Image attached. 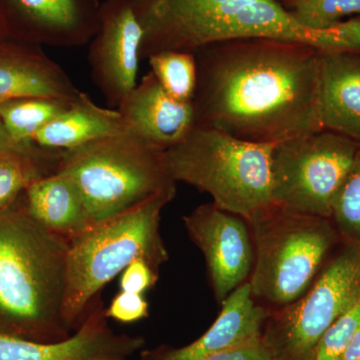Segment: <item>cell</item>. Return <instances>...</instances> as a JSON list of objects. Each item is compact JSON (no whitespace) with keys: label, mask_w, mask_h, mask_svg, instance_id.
Masks as SVG:
<instances>
[{"label":"cell","mask_w":360,"mask_h":360,"mask_svg":"<svg viewBox=\"0 0 360 360\" xmlns=\"http://www.w3.org/2000/svg\"><path fill=\"white\" fill-rule=\"evenodd\" d=\"M195 123L257 144L321 131V49L250 37L193 52Z\"/></svg>","instance_id":"cell-1"},{"label":"cell","mask_w":360,"mask_h":360,"mask_svg":"<svg viewBox=\"0 0 360 360\" xmlns=\"http://www.w3.org/2000/svg\"><path fill=\"white\" fill-rule=\"evenodd\" d=\"M70 240L28 214L21 196L0 212V333L39 342L70 336L63 309Z\"/></svg>","instance_id":"cell-2"},{"label":"cell","mask_w":360,"mask_h":360,"mask_svg":"<svg viewBox=\"0 0 360 360\" xmlns=\"http://www.w3.org/2000/svg\"><path fill=\"white\" fill-rule=\"evenodd\" d=\"M141 26L139 58L163 51L191 52L215 42L269 37L343 51L335 27L310 30L278 0H134Z\"/></svg>","instance_id":"cell-3"},{"label":"cell","mask_w":360,"mask_h":360,"mask_svg":"<svg viewBox=\"0 0 360 360\" xmlns=\"http://www.w3.org/2000/svg\"><path fill=\"white\" fill-rule=\"evenodd\" d=\"M175 194L176 186L161 191L70 241L63 309L70 330L79 328L99 291L135 259H146L158 270L167 262L161 212Z\"/></svg>","instance_id":"cell-4"},{"label":"cell","mask_w":360,"mask_h":360,"mask_svg":"<svg viewBox=\"0 0 360 360\" xmlns=\"http://www.w3.org/2000/svg\"><path fill=\"white\" fill-rule=\"evenodd\" d=\"M272 146L195 124L165 155L175 182H186L210 194L215 205L248 221L274 205L270 189Z\"/></svg>","instance_id":"cell-5"},{"label":"cell","mask_w":360,"mask_h":360,"mask_svg":"<svg viewBox=\"0 0 360 360\" xmlns=\"http://www.w3.org/2000/svg\"><path fill=\"white\" fill-rule=\"evenodd\" d=\"M56 172L72 180L94 225L176 186L165 151L129 134L63 151Z\"/></svg>","instance_id":"cell-6"},{"label":"cell","mask_w":360,"mask_h":360,"mask_svg":"<svg viewBox=\"0 0 360 360\" xmlns=\"http://www.w3.org/2000/svg\"><path fill=\"white\" fill-rule=\"evenodd\" d=\"M252 238L251 293L259 304H290L321 272L338 240L330 219L288 212L276 205L248 220Z\"/></svg>","instance_id":"cell-7"},{"label":"cell","mask_w":360,"mask_h":360,"mask_svg":"<svg viewBox=\"0 0 360 360\" xmlns=\"http://www.w3.org/2000/svg\"><path fill=\"white\" fill-rule=\"evenodd\" d=\"M359 148L356 141L326 129L274 144L272 202L288 212L330 219L335 194Z\"/></svg>","instance_id":"cell-8"},{"label":"cell","mask_w":360,"mask_h":360,"mask_svg":"<svg viewBox=\"0 0 360 360\" xmlns=\"http://www.w3.org/2000/svg\"><path fill=\"white\" fill-rule=\"evenodd\" d=\"M360 300V246L348 243L295 302L277 309L262 335L271 360H311L331 324Z\"/></svg>","instance_id":"cell-9"},{"label":"cell","mask_w":360,"mask_h":360,"mask_svg":"<svg viewBox=\"0 0 360 360\" xmlns=\"http://www.w3.org/2000/svg\"><path fill=\"white\" fill-rule=\"evenodd\" d=\"M141 26L134 0H104L99 8L98 30L89 42L92 82L111 108H117L136 86Z\"/></svg>","instance_id":"cell-10"},{"label":"cell","mask_w":360,"mask_h":360,"mask_svg":"<svg viewBox=\"0 0 360 360\" xmlns=\"http://www.w3.org/2000/svg\"><path fill=\"white\" fill-rule=\"evenodd\" d=\"M99 0H0V33L33 45L75 49L99 25Z\"/></svg>","instance_id":"cell-11"},{"label":"cell","mask_w":360,"mask_h":360,"mask_svg":"<svg viewBox=\"0 0 360 360\" xmlns=\"http://www.w3.org/2000/svg\"><path fill=\"white\" fill-rule=\"evenodd\" d=\"M191 240L205 255L219 303L248 281L255 259L250 226L243 217L205 203L184 217Z\"/></svg>","instance_id":"cell-12"},{"label":"cell","mask_w":360,"mask_h":360,"mask_svg":"<svg viewBox=\"0 0 360 360\" xmlns=\"http://www.w3.org/2000/svg\"><path fill=\"white\" fill-rule=\"evenodd\" d=\"M96 304L75 333L56 342H39L0 333V360L123 359L143 345L141 338L115 335L108 328L103 304Z\"/></svg>","instance_id":"cell-13"},{"label":"cell","mask_w":360,"mask_h":360,"mask_svg":"<svg viewBox=\"0 0 360 360\" xmlns=\"http://www.w3.org/2000/svg\"><path fill=\"white\" fill-rule=\"evenodd\" d=\"M129 134L158 150L167 151L184 141L195 127L193 103L168 96L149 71L117 108Z\"/></svg>","instance_id":"cell-14"},{"label":"cell","mask_w":360,"mask_h":360,"mask_svg":"<svg viewBox=\"0 0 360 360\" xmlns=\"http://www.w3.org/2000/svg\"><path fill=\"white\" fill-rule=\"evenodd\" d=\"M79 94L65 70L37 45L0 42V103L23 97L73 101Z\"/></svg>","instance_id":"cell-15"},{"label":"cell","mask_w":360,"mask_h":360,"mask_svg":"<svg viewBox=\"0 0 360 360\" xmlns=\"http://www.w3.org/2000/svg\"><path fill=\"white\" fill-rule=\"evenodd\" d=\"M321 120L360 144V52L321 49Z\"/></svg>","instance_id":"cell-16"},{"label":"cell","mask_w":360,"mask_h":360,"mask_svg":"<svg viewBox=\"0 0 360 360\" xmlns=\"http://www.w3.org/2000/svg\"><path fill=\"white\" fill-rule=\"evenodd\" d=\"M220 304L219 317L205 335L186 347L167 352L161 360H198L262 338L269 311L253 298L250 281L232 291Z\"/></svg>","instance_id":"cell-17"},{"label":"cell","mask_w":360,"mask_h":360,"mask_svg":"<svg viewBox=\"0 0 360 360\" xmlns=\"http://www.w3.org/2000/svg\"><path fill=\"white\" fill-rule=\"evenodd\" d=\"M28 214L52 233L72 240L94 226L72 180L59 172L37 179L21 195Z\"/></svg>","instance_id":"cell-18"},{"label":"cell","mask_w":360,"mask_h":360,"mask_svg":"<svg viewBox=\"0 0 360 360\" xmlns=\"http://www.w3.org/2000/svg\"><path fill=\"white\" fill-rule=\"evenodd\" d=\"M125 134H129V127L120 111L101 108L89 94L80 91L68 110L33 136L32 143L39 148L63 153Z\"/></svg>","instance_id":"cell-19"},{"label":"cell","mask_w":360,"mask_h":360,"mask_svg":"<svg viewBox=\"0 0 360 360\" xmlns=\"http://www.w3.org/2000/svg\"><path fill=\"white\" fill-rule=\"evenodd\" d=\"M61 153L0 149V212L11 207L34 180L56 172Z\"/></svg>","instance_id":"cell-20"},{"label":"cell","mask_w":360,"mask_h":360,"mask_svg":"<svg viewBox=\"0 0 360 360\" xmlns=\"http://www.w3.org/2000/svg\"><path fill=\"white\" fill-rule=\"evenodd\" d=\"M72 101L49 97H23L0 103V122L18 143L37 146L32 139L39 130L63 115Z\"/></svg>","instance_id":"cell-21"},{"label":"cell","mask_w":360,"mask_h":360,"mask_svg":"<svg viewBox=\"0 0 360 360\" xmlns=\"http://www.w3.org/2000/svg\"><path fill=\"white\" fill-rule=\"evenodd\" d=\"M150 71L168 96L181 103H193L198 86L194 53L163 51L149 56Z\"/></svg>","instance_id":"cell-22"},{"label":"cell","mask_w":360,"mask_h":360,"mask_svg":"<svg viewBox=\"0 0 360 360\" xmlns=\"http://www.w3.org/2000/svg\"><path fill=\"white\" fill-rule=\"evenodd\" d=\"M330 220L348 243L360 246V144L354 163L335 194Z\"/></svg>","instance_id":"cell-23"},{"label":"cell","mask_w":360,"mask_h":360,"mask_svg":"<svg viewBox=\"0 0 360 360\" xmlns=\"http://www.w3.org/2000/svg\"><path fill=\"white\" fill-rule=\"evenodd\" d=\"M283 6L300 25L317 32L338 25L345 16H360V0H290Z\"/></svg>","instance_id":"cell-24"},{"label":"cell","mask_w":360,"mask_h":360,"mask_svg":"<svg viewBox=\"0 0 360 360\" xmlns=\"http://www.w3.org/2000/svg\"><path fill=\"white\" fill-rule=\"evenodd\" d=\"M360 328V300L331 324L314 348L311 360H340Z\"/></svg>","instance_id":"cell-25"},{"label":"cell","mask_w":360,"mask_h":360,"mask_svg":"<svg viewBox=\"0 0 360 360\" xmlns=\"http://www.w3.org/2000/svg\"><path fill=\"white\" fill-rule=\"evenodd\" d=\"M148 315V302L143 295L120 290L105 309V316L122 323L146 319Z\"/></svg>","instance_id":"cell-26"},{"label":"cell","mask_w":360,"mask_h":360,"mask_svg":"<svg viewBox=\"0 0 360 360\" xmlns=\"http://www.w3.org/2000/svg\"><path fill=\"white\" fill-rule=\"evenodd\" d=\"M158 271L146 259H135L122 272L120 290L143 295L158 283Z\"/></svg>","instance_id":"cell-27"},{"label":"cell","mask_w":360,"mask_h":360,"mask_svg":"<svg viewBox=\"0 0 360 360\" xmlns=\"http://www.w3.org/2000/svg\"><path fill=\"white\" fill-rule=\"evenodd\" d=\"M198 360H271L262 338L245 345L205 355Z\"/></svg>","instance_id":"cell-28"},{"label":"cell","mask_w":360,"mask_h":360,"mask_svg":"<svg viewBox=\"0 0 360 360\" xmlns=\"http://www.w3.org/2000/svg\"><path fill=\"white\" fill-rule=\"evenodd\" d=\"M0 149H15V150L25 151L30 153H44L46 149L37 148V146H27L14 141L7 134L4 124L0 122Z\"/></svg>","instance_id":"cell-29"},{"label":"cell","mask_w":360,"mask_h":360,"mask_svg":"<svg viewBox=\"0 0 360 360\" xmlns=\"http://www.w3.org/2000/svg\"><path fill=\"white\" fill-rule=\"evenodd\" d=\"M340 360H360V328L341 355Z\"/></svg>","instance_id":"cell-30"},{"label":"cell","mask_w":360,"mask_h":360,"mask_svg":"<svg viewBox=\"0 0 360 360\" xmlns=\"http://www.w3.org/2000/svg\"><path fill=\"white\" fill-rule=\"evenodd\" d=\"M97 360H123L122 359H117V357H106V359H101Z\"/></svg>","instance_id":"cell-31"},{"label":"cell","mask_w":360,"mask_h":360,"mask_svg":"<svg viewBox=\"0 0 360 360\" xmlns=\"http://www.w3.org/2000/svg\"><path fill=\"white\" fill-rule=\"evenodd\" d=\"M281 4H285V2L290 1V0H278Z\"/></svg>","instance_id":"cell-32"},{"label":"cell","mask_w":360,"mask_h":360,"mask_svg":"<svg viewBox=\"0 0 360 360\" xmlns=\"http://www.w3.org/2000/svg\"><path fill=\"white\" fill-rule=\"evenodd\" d=\"M4 39H6V37H4V35L0 33V42H1Z\"/></svg>","instance_id":"cell-33"}]
</instances>
